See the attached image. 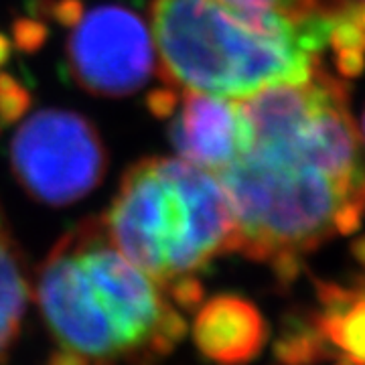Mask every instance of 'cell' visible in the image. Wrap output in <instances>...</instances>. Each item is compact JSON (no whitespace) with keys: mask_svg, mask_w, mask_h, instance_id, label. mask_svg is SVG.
<instances>
[{"mask_svg":"<svg viewBox=\"0 0 365 365\" xmlns=\"http://www.w3.org/2000/svg\"><path fill=\"white\" fill-rule=\"evenodd\" d=\"M102 220L112 244L165 290L237 244L222 181L182 158L136 163Z\"/></svg>","mask_w":365,"mask_h":365,"instance_id":"3957f363","label":"cell"},{"mask_svg":"<svg viewBox=\"0 0 365 365\" xmlns=\"http://www.w3.org/2000/svg\"><path fill=\"white\" fill-rule=\"evenodd\" d=\"M248 143L217 173L234 211L235 252L290 280L299 258L365 215V155L343 78L321 66L299 83L240 98Z\"/></svg>","mask_w":365,"mask_h":365,"instance_id":"6da1fadb","label":"cell"},{"mask_svg":"<svg viewBox=\"0 0 365 365\" xmlns=\"http://www.w3.org/2000/svg\"><path fill=\"white\" fill-rule=\"evenodd\" d=\"M29 102V93L16 83V79L0 73V122L19 120L25 114Z\"/></svg>","mask_w":365,"mask_h":365,"instance_id":"5bb4252c","label":"cell"},{"mask_svg":"<svg viewBox=\"0 0 365 365\" xmlns=\"http://www.w3.org/2000/svg\"><path fill=\"white\" fill-rule=\"evenodd\" d=\"M361 134H364V140H365V112H364V118H361Z\"/></svg>","mask_w":365,"mask_h":365,"instance_id":"e0dca14e","label":"cell"},{"mask_svg":"<svg viewBox=\"0 0 365 365\" xmlns=\"http://www.w3.org/2000/svg\"><path fill=\"white\" fill-rule=\"evenodd\" d=\"M67 240L126 353L134 349L165 353L181 341L182 317L173 309L163 288L112 244L102 217L79 223Z\"/></svg>","mask_w":365,"mask_h":365,"instance_id":"277c9868","label":"cell"},{"mask_svg":"<svg viewBox=\"0 0 365 365\" xmlns=\"http://www.w3.org/2000/svg\"><path fill=\"white\" fill-rule=\"evenodd\" d=\"M333 16L331 55L341 76L357 73L365 61V0H323Z\"/></svg>","mask_w":365,"mask_h":365,"instance_id":"8fae6325","label":"cell"},{"mask_svg":"<svg viewBox=\"0 0 365 365\" xmlns=\"http://www.w3.org/2000/svg\"><path fill=\"white\" fill-rule=\"evenodd\" d=\"M327 355V337L317 323L294 327L276 343V357L284 365H313Z\"/></svg>","mask_w":365,"mask_h":365,"instance_id":"7c38bea8","label":"cell"},{"mask_svg":"<svg viewBox=\"0 0 365 365\" xmlns=\"http://www.w3.org/2000/svg\"><path fill=\"white\" fill-rule=\"evenodd\" d=\"M31 297L25 266L0 207V361L13 345Z\"/></svg>","mask_w":365,"mask_h":365,"instance_id":"30bf717a","label":"cell"},{"mask_svg":"<svg viewBox=\"0 0 365 365\" xmlns=\"http://www.w3.org/2000/svg\"><path fill=\"white\" fill-rule=\"evenodd\" d=\"M268 337L260 311L246 299L220 294L207 300L193 321L199 351L215 365H246L258 357Z\"/></svg>","mask_w":365,"mask_h":365,"instance_id":"9c48e42d","label":"cell"},{"mask_svg":"<svg viewBox=\"0 0 365 365\" xmlns=\"http://www.w3.org/2000/svg\"><path fill=\"white\" fill-rule=\"evenodd\" d=\"M49 365H91L90 359H86L83 355H79L76 351H69V349H59L51 355Z\"/></svg>","mask_w":365,"mask_h":365,"instance_id":"9a60e30c","label":"cell"},{"mask_svg":"<svg viewBox=\"0 0 365 365\" xmlns=\"http://www.w3.org/2000/svg\"><path fill=\"white\" fill-rule=\"evenodd\" d=\"M6 57H9V41L0 35V66L6 61Z\"/></svg>","mask_w":365,"mask_h":365,"instance_id":"2e32d148","label":"cell"},{"mask_svg":"<svg viewBox=\"0 0 365 365\" xmlns=\"http://www.w3.org/2000/svg\"><path fill=\"white\" fill-rule=\"evenodd\" d=\"M150 31L170 88L240 100L304 81L325 66L333 16L260 13L222 0H153Z\"/></svg>","mask_w":365,"mask_h":365,"instance_id":"7a4b0ae2","label":"cell"},{"mask_svg":"<svg viewBox=\"0 0 365 365\" xmlns=\"http://www.w3.org/2000/svg\"><path fill=\"white\" fill-rule=\"evenodd\" d=\"M11 160L21 187L47 205H69L88 195L108 165L90 120L57 108L39 110L19 126Z\"/></svg>","mask_w":365,"mask_h":365,"instance_id":"5b68a950","label":"cell"},{"mask_svg":"<svg viewBox=\"0 0 365 365\" xmlns=\"http://www.w3.org/2000/svg\"><path fill=\"white\" fill-rule=\"evenodd\" d=\"M67 39V67L83 90L120 98L143 90L157 69L150 25L126 6L79 14Z\"/></svg>","mask_w":365,"mask_h":365,"instance_id":"8992f818","label":"cell"},{"mask_svg":"<svg viewBox=\"0 0 365 365\" xmlns=\"http://www.w3.org/2000/svg\"><path fill=\"white\" fill-rule=\"evenodd\" d=\"M235 9L260 11V13H282L292 16L323 13V0H222ZM327 14V13H325Z\"/></svg>","mask_w":365,"mask_h":365,"instance_id":"4fadbf2b","label":"cell"},{"mask_svg":"<svg viewBox=\"0 0 365 365\" xmlns=\"http://www.w3.org/2000/svg\"><path fill=\"white\" fill-rule=\"evenodd\" d=\"M170 116L169 136L179 158L213 175L230 167L248 143L240 100L181 91Z\"/></svg>","mask_w":365,"mask_h":365,"instance_id":"ba28073f","label":"cell"},{"mask_svg":"<svg viewBox=\"0 0 365 365\" xmlns=\"http://www.w3.org/2000/svg\"><path fill=\"white\" fill-rule=\"evenodd\" d=\"M35 297L63 349L98 365L114 364V359L126 355L116 329L93 297L67 235L41 264Z\"/></svg>","mask_w":365,"mask_h":365,"instance_id":"52a82bcc","label":"cell"}]
</instances>
